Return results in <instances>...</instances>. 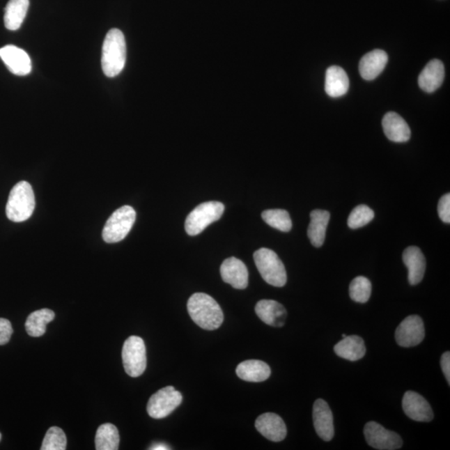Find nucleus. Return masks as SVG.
<instances>
[{
	"mask_svg": "<svg viewBox=\"0 0 450 450\" xmlns=\"http://www.w3.org/2000/svg\"><path fill=\"white\" fill-rule=\"evenodd\" d=\"M187 309L192 320L203 329H217L223 324L222 309L209 295L195 293L189 299Z\"/></svg>",
	"mask_w": 450,
	"mask_h": 450,
	"instance_id": "1",
	"label": "nucleus"
},
{
	"mask_svg": "<svg viewBox=\"0 0 450 450\" xmlns=\"http://www.w3.org/2000/svg\"><path fill=\"white\" fill-rule=\"evenodd\" d=\"M126 42L120 29H112L106 35L102 49V70L107 77L120 75L126 63Z\"/></svg>",
	"mask_w": 450,
	"mask_h": 450,
	"instance_id": "2",
	"label": "nucleus"
},
{
	"mask_svg": "<svg viewBox=\"0 0 450 450\" xmlns=\"http://www.w3.org/2000/svg\"><path fill=\"white\" fill-rule=\"evenodd\" d=\"M36 208V197L31 184L20 181L10 191L6 215L13 222L20 223L31 217Z\"/></svg>",
	"mask_w": 450,
	"mask_h": 450,
	"instance_id": "3",
	"label": "nucleus"
},
{
	"mask_svg": "<svg viewBox=\"0 0 450 450\" xmlns=\"http://www.w3.org/2000/svg\"><path fill=\"white\" fill-rule=\"evenodd\" d=\"M254 260L265 282L274 287L286 286L287 283L286 267L273 250L261 248L254 252Z\"/></svg>",
	"mask_w": 450,
	"mask_h": 450,
	"instance_id": "4",
	"label": "nucleus"
},
{
	"mask_svg": "<svg viewBox=\"0 0 450 450\" xmlns=\"http://www.w3.org/2000/svg\"><path fill=\"white\" fill-rule=\"evenodd\" d=\"M224 205L218 201L201 203L185 220V231L189 235L195 236L202 233L210 224L217 222L224 214Z\"/></svg>",
	"mask_w": 450,
	"mask_h": 450,
	"instance_id": "5",
	"label": "nucleus"
},
{
	"mask_svg": "<svg viewBox=\"0 0 450 450\" xmlns=\"http://www.w3.org/2000/svg\"><path fill=\"white\" fill-rule=\"evenodd\" d=\"M136 219V212L132 207L125 205L114 211L103 229V239L106 243H118L125 239L132 228Z\"/></svg>",
	"mask_w": 450,
	"mask_h": 450,
	"instance_id": "6",
	"label": "nucleus"
},
{
	"mask_svg": "<svg viewBox=\"0 0 450 450\" xmlns=\"http://www.w3.org/2000/svg\"><path fill=\"white\" fill-rule=\"evenodd\" d=\"M123 364L130 377L143 375L147 366L146 348L142 338L130 336L127 339L122 350Z\"/></svg>",
	"mask_w": 450,
	"mask_h": 450,
	"instance_id": "7",
	"label": "nucleus"
},
{
	"mask_svg": "<svg viewBox=\"0 0 450 450\" xmlns=\"http://www.w3.org/2000/svg\"><path fill=\"white\" fill-rule=\"evenodd\" d=\"M182 401V394L173 386H167L150 397L147 405L148 414L153 419H164L179 407Z\"/></svg>",
	"mask_w": 450,
	"mask_h": 450,
	"instance_id": "8",
	"label": "nucleus"
},
{
	"mask_svg": "<svg viewBox=\"0 0 450 450\" xmlns=\"http://www.w3.org/2000/svg\"><path fill=\"white\" fill-rule=\"evenodd\" d=\"M364 436L371 447L380 450H396L403 445L401 437L396 432L386 430L380 424L368 422L364 426Z\"/></svg>",
	"mask_w": 450,
	"mask_h": 450,
	"instance_id": "9",
	"label": "nucleus"
},
{
	"mask_svg": "<svg viewBox=\"0 0 450 450\" xmlns=\"http://www.w3.org/2000/svg\"><path fill=\"white\" fill-rule=\"evenodd\" d=\"M426 336V329L422 318L418 316H410L405 318L398 326L396 339L398 346L404 348L419 345Z\"/></svg>",
	"mask_w": 450,
	"mask_h": 450,
	"instance_id": "10",
	"label": "nucleus"
},
{
	"mask_svg": "<svg viewBox=\"0 0 450 450\" xmlns=\"http://www.w3.org/2000/svg\"><path fill=\"white\" fill-rule=\"evenodd\" d=\"M0 58L12 74L25 76L31 73V57L22 49L15 45H6L0 49Z\"/></svg>",
	"mask_w": 450,
	"mask_h": 450,
	"instance_id": "11",
	"label": "nucleus"
},
{
	"mask_svg": "<svg viewBox=\"0 0 450 450\" xmlns=\"http://www.w3.org/2000/svg\"><path fill=\"white\" fill-rule=\"evenodd\" d=\"M313 422L317 435L329 442L334 438V417L328 403L318 398L313 406Z\"/></svg>",
	"mask_w": 450,
	"mask_h": 450,
	"instance_id": "12",
	"label": "nucleus"
},
{
	"mask_svg": "<svg viewBox=\"0 0 450 450\" xmlns=\"http://www.w3.org/2000/svg\"><path fill=\"white\" fill-rule=\"evenodd\" d=\"M403 410L408 417L418 422H430L434 413L428 402L419 394L408 391L402 401Z\"/></svg>",
	"mask_w": 450,
	"mask_h": 450,
	"instance_id": "13",
	"label": "nucleus"
},
{
	"mask_svg": "<svg viewBox=\"0 0 450 450\" xmlns=\"http://www.w3.org/2000/svg\"><path fill=\"white\" fill-rule=\"evenodd\" d=\"M220 274L225 283L238 290H245L249 283L247 267L239 258L231 257L223 262Z\"/></svg>",
	"mask_w": 450,
	"mask_h": 450,
	"instance_id": "14",
	"label": "nucleus"
},
{
	"mask_svg": "<svg viewBox=\"0 0 450 450\" xmlns=\"http://www.w3.org/2000/svg\"><path fill=\"white\" fill-rule=\"evenodd\" d=\"M256 428L263 436L273 442H280L287 435L286 423L280 416L274 413H265L258 416Z\"/></svg>",
	"mask_w": 450,
	"mask_h": 450,
	"instance_id": "15",
	"label": "nucleus"
},
{
	"mask_svg": "<svg viewBox=\"0 0 450 450\" xmlns=\"http://www.w3.org/2000/svg\"><path fill=\"white\" fill-rule=\"evenodd\" d=\"M403 261L409 270L408 279L411 286L421 282L426 270V261L421 249L416 246L408 247L403 253Z\"/></svg>",
	"mask_w": 450,
	"mask_h": 450,
	"instance_id": "16",
	"label": "nucleus"
},
{
	"mask_svg": "<svg viewBox=\"0 0 450 450\" xmlns=\"http://www.w3.org/2000/svg\"><path fill=\"white\" fill-rule=\"evenodd\" d=\"M256 313L266 325L283 327L286 324L287 311L284 305L275 300H262L256 307Z\"/></svg>",
	"mask_w": 450,
	"mask_h": 450,
	"instance_id": "17",
	"label": "nucleus"
},
{
	"mask_svg": "<svg viewBox=\"0 0 450 450\" xmlns=\"http://www.w3.org/2000/svg\"><path fill=\"white\" fill-rule=\"evenodd\" d=\"M384 132L389 140L396 143H404L409 141L411 136V131L409 125L401 116L394 112H389L385 114L383 121Z\"/></svg>",
	"mask_w": 450,
	"mask_h": 450,
	"instance_id": "18",
	"label": "nucleus"
},
{
	"mask_svg": "<svg viewBox=\"0 0 450 450\" xmlns=\"http://www.w3.org/2000/svg\"><path fill=\"white\" fill-rule=\"evenodd\" d=\"M387 63L388 55L384 50H373L361 59L359 74L364 79H375L383 72Z\"/></svg>",
	"mask_w": 450,
	"mask_h": 450,
	"instance_id": "19",
	"label": "nucleus"
},
{
	"mask_svg": "<svg viewBox=\"0 0 450 450\" xmlns=\"http://www.w3.org/2000/svg\"><path fill=\"white\" fill-rule=\"evenodd\" d=\"M444 75V63L439 59H433L420 73L419 86L427 93L435 92L443 84Z\"/></svg>",
	"mask_w": 450,
	"mask_h": 450,
	"instance_id": "20",
	"label": "nucleus"
},
{
	"mask_svg": "<svg viewBox=\"0 0 450 450\" xmlns=\"http://www.w3.org/2000/svg\"><path fill=\"white\" fill-rule=\"evenodd\" d=\"M236 373L241 380L257 383L268 380L271 369L268 364L261 360L249 359L238 365Z\"/></svg>",
	"mask_w": 450,
	"mask_h": 450,
	"instance_id": "21",
	"label": "nucleus"
},
{
	"mask_svg": "<svg viewBox=\"0 0 450 450\" xmlns=\"http://www.w3.org/2000/svg\"><path fill=\"white\" fill-rule=\"evenodd\" d=\"M350 80L346 72L339 66H331L326 71L325 92L333 98L345 95L349 91Z\"/></svg>",
	"mask_w": 450,
	"mask_h": 450,
	"instance_id": "22",
	"label": "nucleus"
},
{
	"mask_svg": "<svg viewBox=\"0 0 450 450\" xmlns=\"http://www.w3.org/2000/svg\"><path fill=\"white\" fill-rule=\"evenodd\" d=\"M335 354L339 357L350 361H357L362 359L366 353V347L364 339L358 335H350L343 338L334 347Z\"/></svg>",
	"mask_w": 450,
	"mask_h": 450,
	"instance_id": "23",
	"label": "nucleus"
},
{
	"mask_svg": "<svg viewBox=\"0 0 450 450\" xmlns=\"http://www.w3.org/2000/svg\"><path fill=\"white\" fill-rule=\"evenodd\" d=\"M330 219L328 211L316 210L311 213V224L308 228V237L311 244L320 248L325 243L326 229Z\"/></svg>",
	"mask_w": 450,
	"mask_h": 450,
	"instance_id": "24",
	"label": "nucleus"
},
{
	"mask_svg": "<svg viewBox=\"0 0 450 450\" xmlns=\"http://www.w3.org/2000/svg\"><path fill=\"white\" fill-rule=\"evenodd\" d=\"M29 7V0H10L4 10V25L10 31H18Z\"/></svg>",
	"mask_w": 450,
	"mask_h": 450,
	"instance_id": "25",
	"label": "nucleus"
},
{
	"mask_svg": "<svg viewBox=\"0 0 450 450\" xmlns=\"http://www.w3.org/2000/svg\"><path fill=\"white\" fill-rule=\"evenodd\" d=\"M55 313L49 309H42L31 313L25 323L29 335L32 337H40L46 331V325L54 320Z\"/></svg>",
	"mask_w": 450,
	"mask_h": 450,
	"instance_id": "26",
	"label": "nucleus"
},
{
	"mask_svg": "<svg viewBox=\"0 0 450 450\" xmlns=\"http://www.w3.org/2000/svg\"><path fill=\"white\" fill-rule=\"evenodd\" d=\"M120 445V434L118 428L112 424H102L98 428L95 435L97 450H116Z\"/></svg>",
	"mask_w": 450,
	"mask_h": 450,
	"instance_id": "27",
	"label": "nucleus"
},
{
	"mask_svg": "<svg viewBox=\"0 0 450 450\" xmlns=\"http://www.w3.org/2000/svg\"><path fill=\"white\" fill-rule=\"evenodd\" d=\"M262 219L270 227L282 232H290L292 220L290 214L284 210H268L263 212Z\"/></svg>",
	"mask_w": 450,
	"mask_h": 450,
	"instance_id": "28",
	"label": "nucleus"
},
{
	"mask_svg": "<svg viewBox=\"0 0 450 450\" xmlns=\"http://www.w3.org/2000/svg\"><path fill=\"white\" fill-rule=\"evenodd\" d=\"M372 292L371 282L364 276H359L353 280L350 286V295L352 300L358 303H366L371 298Z\"/></svg>",
	"mask_w": 450,
	"mask_h": 450,
	"instance_id": "29",
	"label": "nucleus"
},
{
	"mask_svg": "<svg viewBox=\"0 0 450 450\" xmlns=\"http://www.w3.org/2000/svg\"><path fill=\"white\" fill-rule=\"evenodd\" d=\"M67 447V438L61 428L51 427L47 431L41 450H65Z\"/></svg>",
	"mask_w": 450,
	"mask_h": 450,
	"instance_id": "30",
	"label": "nucleus"
},
{
	"mask_svg": "<svg viewBox=\"0 0 450 450\" xmlns=\"http://www.w3.org/2000/svg\"><path fill=\"white\" fill-rule=\"evenodd\" d=\"M373 218L375 212L367 205H360L352 210L348 219V226L352 229L362 228L371 222Z\"/></svg>",
	"mask_w": 450,
	"mask_h": 450,
	"instance_id": "31",
	"label": "nucleus"
},
{
	"mask_svg": "<svg viewBox=\"0 0 450 450\" xmlns=\"http://www.w3.org/2000/svg\"><path fill=\"white\" fill-rule=\"evenodd\" d=\"M438 214L444 223H450V194L441 197L438 205Z\"/></svg>",
	"mask_w": 450,
	"mask_h": 450,
	"instance_id": "32",
	"label": "nucleus"
},
{
	"mask_svg": "<svg viewBox=\"0 0 450 450\" xmlns=\"http://www.w3.org/2000/svg\"><path fill=\"white\" fill-rule=\"evenodd\" d=\"M14 332L10 320L0 318V346L6 345L10 341L11 335Z\"/></svg>",
	"mask_w": 450,
	"mask_h": 450,
	"instance_id": "33",
	"label": "nucleus"
},
{
	"mask_svg": "<svg viewBox=\"0 0 450 450\" xmlns=\"http://www.w3.org/2000/svg\"><path fill=\"white\" fill-rule=\"evenodd\" d=\"M440 364L448 384L450 385V353L449 351L443 354L440 359Z\"/></svg>",
	"mask_w": 450,
	"mask_h": 450,
	"instance_id": "34",
	"label": "nucleus"
},
{
	"mask_svg": "<svg viewBox=\"0 0 450 450\" xmlns=\"http://www.w3.org/2000/svg\"><path fill=\"white\" fill-rule=\"evenodd\" d=\"M150 449L153 450H166V449H171V448H169L166 444H156L153 445L152 448Z\"/></svg>",
	"mask_w": 450,
	"mask_h": 450,
	"instance_id": "35",
	"label": "nucleus"
},
{
	"mask_svg": "<svg viewBox=\"0 0 450 450\" xmlns=\"http://www.w3.org/2000/svg\"><path fill=\"white\" fill-rule=\"evenodd\" d=\"M342 337H343V338H346V334H343V335H342Z\"/></svg>",
	"mask_w": 450,
	"mask_h": 450,
	"instance_id": "36",
	"label": "nucleus"
},
{
	"mask_svg": "<svg viewBox=\"0 0 450 450\" xmlns=\"http://www.w3.org/2000/svg\"><path fill=\"white\" fill-rule=\"evenodd\" d=\"M1 437H2L1 434H0V440H1Z\"/></svg>",
	"mask_w": 450,
	"mask_h": 450,
	"instance_id": "37",
	"label": "nucleus"
}]
</instances>
